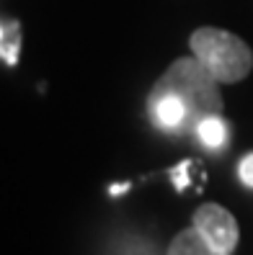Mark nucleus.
I'll return each instance as SVG.
<instances>
[{
	"label": "nucleus",
	"instance_id": "obj_1",
	"mask_svg": "<svg viewBox=\"0 0 253 255\" xmlns=\"http://www.w3.org/2000/svg\"><path fill=\"white\" fill-rule=\"evenodd\" d=\"M220 80L197 57H181L155 80L147 96L153 124L163 131L181 134L197 129L204 116L222 111Z\"/></svg>",
	"mask_w": 253,
	"mask_h": 255
},
{
	"label": "nucleus",
	"instance_id": "obj_2",
	"mask_svg": "<svg viewBox=\"0 0 253 255\" xmlns=\"http://www.w3.org/2000/svg\"><path fill=\"white\" fill-rule=\"evenodd\" d=\"M189 47L194 57L210 70L220 83H238L243 80L253 67L251 47L225 28L202 26L189 36Z\"/></svg>",
	"mask_w": 253,
	"mask_h": 255
},
{
	"label": "nucleus",
	"instance_id": "obj_3",
	"mask_svg": "<svg viewBox=\"0 0 253 255\" xmlns=\"http://www.w3.org/2000/svg\"><path fill=\"white\" fill-rule=\"evenodd\" d=\"M194 227L210 243L215 255H233L238 245V222L220 204H202L194 212Z\"/></svg>",
	"mask_w": 253,
	"mask_h": 255
},
{
	"label": "nucleus",
	"instance_id": "obj_8",
	"mask_svg": "<svg viewBox=\"0 0 253 255\" xmlns=\"http://www.w3.org/2000/svg\"><path fill=\"white\" fill-rule=\"evenodd\" d=\"M238 175H241V181L248 188H253V152L241 160V165H238Z\"/></svg>",
	"mask_w": 253,
	"mask_h": 255
},
{
	"label": "nucleus",
	"instance_id": "obj_4",
	"mask_svg": "<svg viewBox=\"0 0 253 255\" xmlns=\"http://www.w3.org/2000/svg\"><path fill=\"white\" fill-rule=\"evenodd\" d=\"M197 137L204 147L210 149H222L230 139V124L222 119L220 114H212V116H204L202 122L197 124Z\"/></svg>",
	"mask_w": 253,
	"mask_h": 255
},
{
	"label": "nucleus",
	"instance_id": "obj_9",
	"mask_svg": "<svg viewBox=\"0 0 253 255\" xmlns=\"http://www.w3.org/2000/svg\"><path fill=\"white\" fill-rule=\"evenodd\" d=\"M129 188V183H119V186H111L109 188V193H114V196H119V193H124Z\"/></svg>",
	"mask_w": 253,
	"mask_h": 255
},
{
	"label": "nucleus",
	"instance_id": "obj_5",
	"mask_svg": "<svg viewBox=\"0 0 253 255\" xmlns=\"http://www.w3.org/2000/svg\"><path fill=\"white\" fill-rule=\"evenodd\" d=\"M168 255H215V250L210 248V243L202 237V232L197 227H191L173 237Z\"/></svg>",
	"mask_w": 253,
	"mask_h": 255
},
{
	"label": "nucleus",
	"instance_id": "obj_7",
	"mask_svg": "<svg viewBox=\"0 0 253 255\" xmlns=\"http://www.w3.org/2000/svg\"><path fill=\"white\" fill-rule=\"evenodd\" d=\"M189 170H191V162H189V160L171 170V178H173V183H176L178 191H184V188L189 186Z\"/></svg>",
	"mask_w": 253,
	"mask_h": 255
},
{
	"label": "nucleus",
	"instance_id": "obj_6",
	"mask_svg": "<svg viewBox=\"0 0 253 255\" xmlns=\"http://www.w3.org/2000/svg\"><path fill=\"white\" fill-rule=\"evenodd\" d=\"M18 49H21V28L18 21L10 23H0V57L5 59V65H16L18 62Z\"/></svg>",
	"mask_w": 253,
	"mask_h": 255
}]
</instances>
